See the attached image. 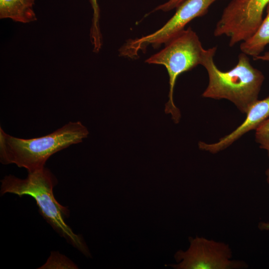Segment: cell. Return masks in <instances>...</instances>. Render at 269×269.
<instances>
[{"label": "cell", "mask_w": 269, "mask_h": 269, "mask_svg": "<svg viewBox=\"0 0 269 269\" xmlns=\"http://www.w3.org/2000/svg\"><path fill=\"white\" fill-rule=\"evenodd\" d=\"M88 134L87 128L79 121L70 122L49 134L29 139L10 135L0 127V161L33 172L44 168L51 155L82 142Z\"/></svg>", "instance_id": "1"}, {"label": "cell", "mask_w": 269, "mask_h": 269, "mask_svg": "<svg viewBox=\"0 0 269 269\" xmlns=\"http://www.w3.org/2000/svg\"><path fill=\"white\" fill-rule=\"evenodd\" d=\"M217 47L206 49L201 65L209 77L208 85L202 94L205 98L229 100L243 113L258 100L265 77L255 68L247 55L239 54L236 65L227 71L219 69L214 62Z\"/></svg>", "instance_id": "2"}, {"label": "cell", "mask_w": 269, "mask_h": 269, "mask_svg": "<svg viewBox=\"0 0 269 269\" xmlns=\"http://www.w3.org/2000/svg\"><path fill=\"white\" fill-rule=\"evenodd\" d=\"M1 183V195L10 193L19 197L27 195L33 198L41 215L54 230L85 256H91L83 239L75 234L64 221L69 211L54 197L53 189L57 180L48 169L44 167L28 172L25 179L7 175Z\"/></svg>", "instance_id": "3"}, {"label": "cell", "mask_w": 269, "mask_h": 269, "mask_svg": "<svg viewBox=\"0 0 269 269\" xmlns=\"http://www.w3.org/2000/svg\"><path fill=\"white\" fill-rule=\"evenodd\" d=\"M205 51L197 34L189 27L169 40L161 50L145 61L149 64L162 65L167 69L169 91L164 111L166 114L171 115L176 124L179 123L181 116L173 98L176 79L182 73L201 65Z\"/></svg>", "instance_id": "4"}, {"label": "cell", "mask_w": 269, "mask_h": 269, "mask_svg": "<svg viewBox=\"0 0 269 269\" xmlns=\"http://www.w3.org/2000/svg\"><path fill=\"white\" fill-rule=\"evenodd\" d=\"M186 250L174 255L176 264L168 266L175 269H242L248 268L243 261L232 259L229 245L204 237L189 238Z\"/></svg>", "instance_id": "5"}, {"label": "cell", "mask_w": 269, "mask_h": 269, "mask_svg": "<svg viewBox=\"0 0 269 269\" xmlns=\"http://www.w3.org/2000/svg\"><path fill=\"white\" fill-rule=\"evenodd\" d=\"M269 3V0H232L224 9L214 35L228 36L231 47L245 41L259 27Z\"/></svg>", "instance_id": "6"}, {"label": "cell", "mask_w": 269, "mask_h": 269, "mask_svg": "<svg viewBox=\"0 0 269 269\" xmlns=\"http://www.w3.org/2000/svg\"><path fill=\"white\" fill-rule=\"evenodd\" d=\"M218 0H185L177 8L174 14L160 29L140 38L130 39L120 49L122 56L134 58L149 45L154 48L165 44L184 30L192 19L206 14L209 7Z\"/></svg>", "instance_id": "7"}, {"label": "cell", "mask_w": 269, "mask_h": 269, "mask_svg": "<svg viewBox=\"0 0 269 269\" xmlns=\"http://www.w3.org/2000/svg\"><path fill=\"white\" fill-rule=\"evenodd\" d=\"M245 121L230 134L214 143H198L200 149L212 153L226 149L245 134L256 130L264 121L269 118V96L263 100H258L247 112Z\"/></svg>", "instance_id": "8"}, {"label": "cell", "mask_w": 269, "mask_h": 269, "mask_svg": "<svg viewBox=\"0 0 269 269\" xmlns=\"http://www.w3.org/2000/svg\"><path fill=\"white\" fill-rule=\"evenodd\" d=\"M34 2L35 0H0V18L23 23L35 21Z\"/></svg>", "instance_id": "9"}, {"label": "cell", "mask_w": 269, "mask_h": 269, "mask_svg": "<svg viewBox=\"0 0 269 269\" xmlns=\"http://www.w3.org/2000/svg\"><path fill=\"white\" fill-rule=\"evenodd\" d=\"M267 10L266 17L255 33L240 44L241 51L253 58L260 55L266 46L269 44V3Z\"/></svg>", "instance_id": "10"}, {"label": "cell", "mask_w": 269, "mask_h": 269, "mask_svg": "<svg viewBox=\"0 0 269 269\" xmlns=\"http://www.w3.org/2000/svg\"><path fill=\"white\" fill-rule=\"evenodd\" d=\"M93 9L92 24L90 30L91 43L93 50L98 52L102 45V38L100 29V7L98 0H89Z\"/></svg>", "instance_id": "11"}, {"label": "cell", "mask_w": 269, "mask_h": 269, "mask_svg": "<svg viewBox=\"0 0 269 269\" xmlns=\"http://www.w3.org/2000/svg\"><path fill=\"white\" fill-rule=\"evenodd\" d=\"M255 139L260 147L266 150L269 156V118L255 130Z\"/></svg>", "instance_id": "12"}, {"label": "cell", "mask_w": 269, "mask_h": 269, "mask_svg": "<svg viewBox=\"0 0 269 269\" xmlns=\"http://www.w3.org/2000/svg\"><path fill=\"white\" fill-rule=\"evenodd\" d=\"M185 0H168L166 2L156 6L153 11L161 10L168 11L177 8Z\"/></svg>", "instance_id": "13"}, {"label": "cell", "mask_w": 269, "mask_h": 269, "mask_svg": "<svg viewBox=\"0 0 269 269\" xmlns=\"http://www.w3.org/2000/svg\"><path fill=\"white\" fill-rule=\"evenodd\" d=\"M254 60H261L269 62V51L266 52L263 55H260L254 57Z\"/></svg>", "instance_id": "14"}, {"label": "cell", "mask_w": 269, "mask_h": 269, "mask_svg": "<svg viewBox=\"0 0 269 269\" xmlns=\"http://www.w3.org/2000/svg\"><path fill=\"white\" fill-rule=\"evenodd\" d=\"M260 228L262 230H269V223H263L260 224Z\"/></svg>", "instance_id": "15"}, {"label": "cell", "mask_w": 269, "mask_h": 269, "mask_svg": "<svg viewBox=\"0 0 269 269\" xmlns=\"http://www.w3.org/2000/svg\"><path fill=\"white\" fill-rule=\"evenodd\" d=\"M266 175L267 181L269 184V166L266 171Z\"/></svg>", "instance_id": "16"}]
</instances>
